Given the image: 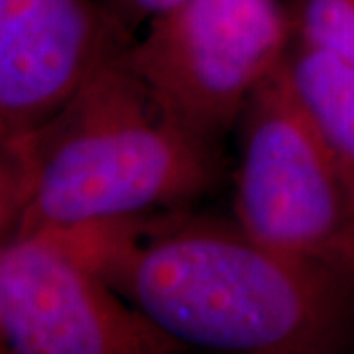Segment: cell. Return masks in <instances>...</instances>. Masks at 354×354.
<instances>
[{
	"label": "cell",
	"instance_id": "1",
	"mask_svg": "<svg viewBox=\"0 0 354 354\" xmlns=\"http://www.w3.org/2000/svg\"><path fill=\"white\" fill-rule=\"evenodd\" d=\"M185 348L319 354L354 335V274L179 209L46 234Z\"/></svg>",
	"mask_w": 354,
	"mask_h": 354
},
{
	"label": "cell",
	"instance_id": "2",
	"mask_svg": "<svg viewBox=\"0 0 354 354\" xmlns=\"http://www.w3.org/2000/svg\"><path fill=\"white\" fill-rule=\"evenodd\" d=\"M122 39L69 101L28 134L26 203L14 234H59L179 209L221 176L218 146L176 127L124 62Z\"/></svg>",
	"mask_w": 354,
	"mask_h": 354
},
{
	"label": "cell",
	"instance_id": "3",
	"mask_svg": "<svg viewBox=\"0 0 354 354\" xmlns=\"http://www.w3.org/2000/svg\"><path fill=\"white\" fill-rule=\"evenodd\" d=\"M291 44L283 0H183L128 41L124 62L176 127L218 146Z\"/></svg>",
	"mask_w": 354,
	"mask_h": 354
},
{
	"label": "cell",
	"instance_id": "4",
	"mask_svg": "<svg viewBox=\"0 0 354 354\" xmlns=\"http://www.w3.org/2000/svg\"><path fill=\"white\" fill-rule=\"evenodd\" d=\"M239 124L234 221L272 248L354 274V193L288 65L254 91Z\"/></svg>",
	"mask_w": 354,
	"mask_h": 354
},
{
	"label": "cell",
	"instance_id": "5",
	"mask_svg": "<svg viewBox=\"0 0 354 354\" xmlns=\"http://www.w3.org/2000/svg\"><path fill=\"white\" fill-rule=\"evenodd\" d=\"M183 351L62 242L0 244V354H169Z\"/></svg>",
	"mask_w": 354,
	"mask_h": 354
},
{
	"label": "cell",
	"instance_id": "6",
	"mask_svg": "<svg viewBox=\"0 0 354 354\" xmlns=\"http://www.w3.org/2000/svg\"><path fill=\"white\" fill-rule=\"evenodd\" d=\"M128 38L101 0H0V138L38 130Z\"/></svg>",
	"mask_w": 354,
	"mask_h": 354
},
{
	"label": "cell",
	"instance_id": "7",
	"mask_svg": "<svg viewBox=\"0 0 354 354\" xmlns=\"http://www.w3.org/2000/svg\"><path fill=\"white\" fill-rule=\"evenodd\" d=\"M288 73L354 193V62L293 41Z\"/></svg>",
	"mask_w": 354,
	"mask_h": 354
},
{
	"label": "cell",
	"instance_id": "8",
	"mask_svg": "<svg viewBox=\"0 0 354 354\" xmlns=\"http://www.w3.org/2000/svg\"><path fill=\"white\" fill-rule=\"evenodd\" d=\"M293 41L354 62V0H291Z\"/></svg>",
	"mask_w": 354,
	"mask_h": 354
},
{
	"label": "cell",
	"instance_id": "9",
	"mask_svg": "<svg viewBox=\"0 0 354 354\" xmlns=\"http://www.w3.org/2000/svg\"><path fill=\"white\" fill-rule=\"evenodd\" d=\"M24 138H0V244L16 232L24 211L28 183Z\"/></svg>",
	"mask_w": 354,
	"mask_h": 354
},
{
	"label": "cell",
	"instance_id": "10",
	"mask_svg": "<svg viewBox=\"0 0 354 354\" xmlns=\"http://www.w3.org/2000/svg\"><path fill=\"white\" fill-rule=\"evenodd\" d=\"M106 14L120 30L128 36L134 34V28L142 22H150L152 18L167 12L183 0H101Z\"/></svg>",
	"mask_w": 354,
	"mask_h": 354
}]
</instances>
